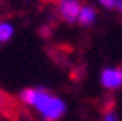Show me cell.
Masks as SVG:
<instances>
[{
	"mask_svg": "<svg viewBox=\"0 0 122 121\" xmlns=\"http://www.w3.org/2000/svg\"><path fill=\"white\" fill-rule=\"evenodd\" d=\"M42 2H48V4H58L59 0H42Z\"/></svg>",
	"mask_w": 122,
	"mask_h": 121,
	"instance_id": "cell-10",
	"label": "cell"
},
{
	"mask_svg": "<svg viewBox=\"0 0 122 121\" xmlns=\"http://www.w3.org/2000/svg\"><path fill=\"white\" fill-rule=\"evenodd\" d=\"M103 121H119V118H117V114L114 113V109H109V111L105 113Z\"/></svg>",
	"mask_w": 122,
	"mask_h": 121,
	"instance_id": "cell-7",
	"label": "cell"
},
{
	"mask_svg": "<svg viewBox=\"0 0 122 121\" xmlns=\"http://www.w3.org/2000/svg\"><path fill=\"white\" fill-rule=\"evenodd\" d=\"M32 108L39 111V114L46 121H58L59 118H63L66 113V104L63 99H59L53 96L49 90L46 89H36L34 92V101H32Z\"/></svg>",
	"mask_w": 122,
	"mask_h": 121,
	"instance_id": "cell-1",
	"label": "cell"
},
{
	"mask_svg": "<svg viewBox=\"0 0 122 121\" xmlns=\"http://www.w3.org/2000/svg\"><path fill=\"white\" fill-rule=\"evenodd\" d=\"M114 9H117L119 12H122V0H115V5H114Z\"/></svg>",
	"mask_w": 122,
	"mask_h": 121,
	"instance_id": "cell-9",
	"label": "cell"
},
{
	"mask_svg": "<svg viewBox=\"0 0 122 121\" xmlns=\"http://www.w3.org/2000/svg\"><path fill=\"white\" fill-rule=\"evenodd\" d=\"M98 2L107 9H114V5H115V0H98Z\"/></svg>",
	"mask_w": 122,
	"mask_h": 121,
	"instance_id": "cell-8",
	"label": "cell"
},
{
	"mask_svg": "<svg viewBox=\"0 0 122 121\" xmlns=\"http://www.w3.org/2000/svg\"><path fill=\"white\" fill-rule=\"evenodd\" d=\"M14 36V26L10 22H0V43H7Z\"/></svg>",
	"mask_w": 122,
	"mask_h": 121,
	"instance_id": "cell-5",
	"label": "cell"
},
{
	"mask_svg": "<svg viewBox=\"0 0 122 121\" xmlns=\"http://www.w3.org/2000/svg\"><path fill=\"white\" fill-rule=\"evenodd\" d=\"M34 92H36V89H32V87L24 89L22 92L19 94V99H20L25 106H32V101H34Z\"/></svg>",
	"mask_w": 122,
	"mask_h": 121,
	"instance_id": "cell-6",
	"label": "cell"
},
{
	"mask_svg": "<svg viewBox=\"0 0 122 121\" xmlns=\"http://www.w3.org/2000/svg\"><path fill=\"white\" fill-rule=\"evenodd\" d=\"M95 19H97V12H95V9L93 7H90V5H81V10H80V14H78V21L81 26H92L95 22Z\"/></svg>",
	"mask_w": 122,
	"mask_h": 121,
	"instance_id": "cell-4",
	"label": "cell"
},
{
	"mask_svg": "<svg viewBox=\"0 0 122 121\" xmlns=\"http://www.w3.org/2000/svg\"><path fill=\"white\" fill-rule=\"evenodd\" d=\"M25 2H27V0H25Z\"/></svg>",
	"mask_w": 122,
	"mask_h": 121,
	"instance_id": "cell-11",
	"label": "cell"
},
{
	"mask_svg": "<svg viewBox=\"0 0 122 121\" xmlns=\"http://www.w3.org/2000/svg\"><path fill=\"white\" fill-rule=\"evenodd\" d=\"M100 82L107 90H115L122 87V68H105L102 70Z\"/></svg>",
	"mask_w": 122,
	"mask_h": 121,
	"instance_id": "cell-3",
	"label": "cell"
},
{
	"mask_svg": "<svg viewBox=\"0 0 122 121\" xmlns=\"http://www.w3.org/2000/svg\"><path fill=\"white\" fill-rule=\"evenodd\" d=\"M80 10H81L80 0H59V16L65 22L68 24L76 22Z\"/></svg>",
	"mask_w": 122,
	"mask_h": 121,
	"instance_id": "cell-2",
	"label": "cell"
}]
</instances>
